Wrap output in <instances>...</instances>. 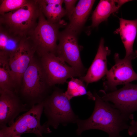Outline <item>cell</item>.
Returning a JSON list of instances; mask_svg holds the SVG:
<instances>
[{"label": "cell", "mask_w": 137, "mask_h": 137, "mask_svg": "<svg viewBox=\"0 0 137 137\" xmlns=\"http://www.w3.org/2000/svg\"><path fill=\"white\" fill-rule=\"evenodd\" d=\"M94 96L95 102L92 114L86 119L77 120V133L80 135L87 130L97 129L106 132L109 137H123L120 132L128 129V122L130 118L97 94Z\"/></svg>", "instance_id": "cell-1"}, {"label": "cell", "mask_w": 137, "mask_h": 137, "mask_svg": "<svg viewBox=\"0 0 137 137\" xmlns=\"http://www.w3.org/2000/svg\"><path fill=\"white\" fill-rule=\"evenodd\" d=\"M41 10L37 0H29L19 9L0 15V26L22 38L29 37L37 25Z\"/></svg>", "instance_id": "cell-2"}, {"label": "cell", "mask_w": 137, "mask_h": 137, "mask_svg": "<svg viewBox=\"0 0 137 137\" xmlns=\"http://www.w3.org/2000/svg\"><path fill=\"white\" fill-rule=\"evenodd\" d=\"M50 87L40 60L35 57L23 75L18 94L31 108L44 101Z\"/></svg>", "instance_id": "cell-3"}, {"label": "cell", "mask_w": 137, "mask_h": 137, "mask_svg": "<svg viewBox=\"0 0 137 137\" xmlns=\"http://www.w3.org/2000/svg\"><path fill=\"white\" fill-rule=\"evenodd\" d=\"M43 110V102L33 106L18 116L11 126L0 129V137H12L27 133L34 134L37 137H43V134L51 133L46 122L43 125L41 124Z\"/></svg>", "instance_id": "cell-4"}, {"label": "cell", "mask_w": 137, "mask_h": 137, "mask_svg": "<svg viewBox=\"0 0 137 137\" xmlns=\"http://www.w3.org/2000/svg\"><path fill=\"white\" fill-rule=\"evenodd\" d=\"M69 100L64 93L58 89L43 101L44 112L47 119L46 122L49 126L56 129L60 124L76 122L77 117L74 113Z\"/></svg>", "instance_id": "cell-5"}, {"label": "cell", "mask_w": 137, "mask_h": 137, "mask_svg": "<svg viewBox=\"0 0 137 137\" xmlns=\"http://www.w3.org/2000/svg\"><path fill=\"white\" fill-rule=\"evenodd\" d=\"M66 24L62 20L57 23L49 22L41 10L37 25L29 37L39 56L45 52L55 54L59 29Z\"/></svg>", "instance_id": "cell-6"}, {"label": "cell", "mask_w": 137, "mask_h": 137, "mask_svg": "<svg viewBox=\"0 0 137 137\" xmlns=\"http://www.w3.org/2000/svg\"><path fill=\"white\" fill-rule=\"evenodd\" d=\"M39 56L50 87L63 84L70 78L81 77L74 69L54 54L45 52Z\"/></svg>", "instance_id": "cell-7"}, {"label": "cell", "mask_w": 137, "mask_h": 137, "mask_svg": "<svg viewBox=\"0 0 137 137\" xmlns=\"http://www.w3.org/2000/svg\"><path fill=\"white\" fill-rule=\"evenodd\" d=\"M36 53L30 37L23 38L16 48L9 55V63L15 83L19 90L22 76Z\"/></svg>", "instance_id": "cell-8"}, {"label": "cell", "mask_w": 137, "mask_h": 137, "mask_svg": "<svg viewBox=\"0 0 137 137\" xmlns=\"http://www.w3.org/2000/svg\"><path fill=\"white\" fill-rule=\"evenodd\" d=\"M77 35L64 29L59 32L55 55L68 64L82 76L85 69L81 59Z\"/></svg>", "instance_id": "cell-9"}, {"label": "cell", "mask_w": 137, "mask_h": 137, "mask_svg": "<svg viewBox=\"0 0 137 137\" xmlns=\"http://www.w3.org/2000/svg\"><path fill=\"white\" fill-rule=\"evenodd\" d=\"M100 91L103 100L110 101L114 107L130 118H134L132 113L137 111V85L130 83L124 85L121 89L107 93L104 90Z\"/></svg>", "instance_id": "cell-10"}, {"label": "cell", "mask_w": 137, "mask_h": 137, "mask_svg": "<svg viewBox=\"0 0 137 137\" xmlns=\"http://www.w3.org/2000/svg\"><path fill=\"white\" fill-rule=\"evenodd\" d=\"M135 59L133 57H125L121 59L119 54H115V65L106 74V80L103 83L105 91L117 90L119 85H125L133 81L137 80V74L133 70L131 61Z\"/></svg>", "instance_id": "cell-11"}, {"label": "cell", "mask_w": 137, "mask_h": 137, "mask_svg": "<svg viewBox=\"0 0 137 137\" xmlns=\"http://www.w3.org/2000/svg\"><path fill=\"white\" fill-rule=\"evenodd\" d=\"M31 108L18 94L9 90H0V128L11 126L21 113Z\"/></svg>", "instance_id": "cell-12"}, {"label": "cell", "mask_w": 137, "mask_h": 137, "mask_svg": "<svg viewBox=\"0 0 137 137\" xmlns=\"http://www.w3.org/2000/svg\"><path fill=\"white\" fill-rule=\"evenodd\" d=\"M104 40L102 38L96 55L86 74L80 78L86 82V86L99 80L106 74L108 71L107 57L110 54V51L108 47L104 46Z\"/></svg>", "instance_id": "cell-13"}, {"label": "cell", "mask_w": 137, "mask_h": 137, "mask_svg": "<svg viewBox=\"0 0 137 137\" xmlns=\"http://www.w3.org/2000/svg\"><path fill=\"white\" fill-rule=\"evenodd\" d=\"M93 0H80L68 16V24L65 29L77 35L82 29L95 2Z\"/></svg>", "instance_id": "cell-14"}, {"label": "cell", "mask_w": 137, "mask_h": 137, "mask_svg": "<svg viewBox=\"0 0 137 137\" xmlns=\"http://www.w3.org/2000/svg\"><path fill=\"white\" fill-rule=\"evenodd\" d=\"M119 26L115 31L119 33L125 48V57H137V50L133 51V46L137 31V19L130 20L119 18Z\"/></svg>", "instance_id": "cell-15"}, {"label": "cell", "mask_w": 137, "mask_h": 137, "mask_svg": "<svg viewBox=\"0 0 137 137\" xmlns=\"http://www.w3.org/2000/svg\"><path fill=\"white\" fill-rule=\"evenodd\" d=\"M130 1L100 0L92 15L90 27H97L101 23L106 21L111 14L117 11L123 5Z\"/></svg>", "instance_id": "cell-16"}, {"label": "cell", "mask_w": 137, "mask_h": 137, "mask_svg": "<svg viewBox=\"0 0 137 137\" xmlns=\"http://www.w3.org/2000/svg\"><path fill=\"white\" fill-rule=\"evenodd\" d=\"M9 54L0 51V90H9L18 93L9 63Z\"/></svg>", "instance_id": "cell-17"}, {"label": "cell", "mask_w": 137, "mask_h": 137, "mask_svg": "<svg viewBox=\"0 0 137 137\" xmlns=\"http://www.w3.org/2000/svg\"><path fill=\"white\" fill-rule=\"evenodd\" d=\"M41 10L47 20L52 23H58L66 15L65 9L62 5L47 4L42 0H37Z\"/></svg>", "instance_id": "cell-18"}, {"label": "cell", "mask_w": 137, "mask_h": 137, "mask_svg": "<svg viewBox=\"0 0 137 137\" xmlns=\"http://www.w3.org/2000/svg\"><path fill=\"white\" fill-rule=\"evenodd\" d=\"M71 78L68 82L67 90L64 93L69 100L75 97L86 95L88 96L89 99L95 100L94 96L90 91H87L82 80L80 79Z\"/></svg>", "instance_id": "cell-19"}, {"label": "cell", "mask_w": 137, "mask_h": 137, "mask_svg": "<svg viewBox=\"0 0 137 137\" xmlns=\"http://www.w3.org/2000/svg\"><path fill=\"white\" fill-rule=\"evenodd\" d=\"M23 39L11 34L0 26V51L9 54L16 48Z\"/></svg>", "instance_id": "cell-20"}, {"label": "cell", "mask_w": 137, "mask_h": 137, "mask_svg": "<svg viewBox=\"0 0 137 137\" xmlns=\"http://www.w3.org/2000/svg\"><path fill=\"white\" fill-rule=\"evenodd\" d=\"M0 14L17 10L24 5L29 0H1Z\"/></svg>", "instance_id": "cell-21"}, {"label": "cell", "mask_w": 137, "mask_h": 137, "mask_svg": "<svg viewBox=\"0 0 137 137\" xmlns=\"http://www.w3.org/2000/svg\"><path fill=\"white\" fill-rule=\"evenodd\" d=\"M77 1L76 0H64L63 3L65 5V9L66 12V15H67L68 16L74 9Z\"/></svg>", "instance_id": "cell-22"}, {"label": "cell", "mask_w": 137, "mask_h": 137, "mask_svg": "<svg viewBox=\"0 0 137 137\" xmlns=\"http://www.w3.org/2000/svg\"><path fill=\"white\" fill-rule=\"evenodd\" d=\"M128 130V133L130 135L137 134V121L132 120L130 123Z\"/></svg>", "instance_id": "cell-23"}, {"label": "cell", "mask_w": 137, "mask_h": 137, "mask_svg": "<svg viewBox=\"0 0 137 137\" xmlns=\"http://www.w3.org/2000/svg\"><path fill=\"white\" fill-rule=\"evenodd\" d=\"M45 3L47 4H60L62 5L63 0H42Z\"/></svg>", "instance_id": "cell-24"}, {"label": "cell", "mask_w": 137, "mask_h": 137, "mask_svg": "<svg viewBox=\"0 0 137 137\" xmlns=\"http://www.w3.org/2000/svg\"><path fill=\"white\" fill-rule=\"evenodd\" d=\"M20 136L21 135H17L13 136L12 137H21Z\"/></svg>", "instance_id": "cell-25"}]
</instances>
